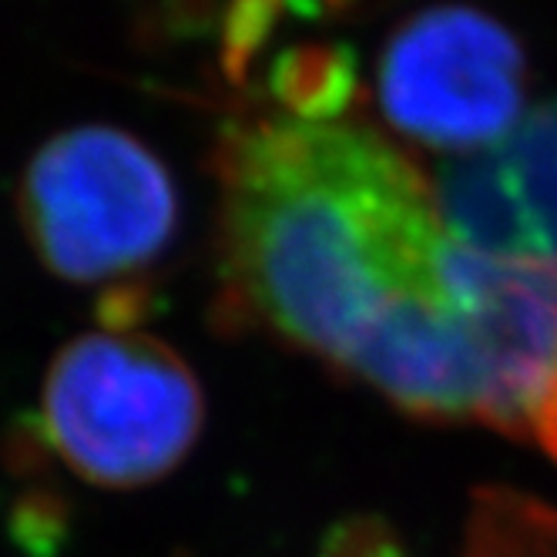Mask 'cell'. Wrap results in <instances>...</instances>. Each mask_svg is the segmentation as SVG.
<instances>
[{
	"label": "cell",
	"mask_w": 557,
	"mask_h": 557,
	"mask_svg": "<svg viewBox=\"0 0 557 557\" xmlns=\"http://www.w3.org/2000/svg\"><path fill=\"white\" fill-rule=\"evenodd\" d=\"M420 172L352 122L278 114L219 151L222 312L343 376L400 312L447 299Z\"/></svg>",
	"instance_id": "cell-1"
},
{
	"label": "cell",
	"mask_w": 557,
	"mask_h": 557,
	"mask_svg": "<svg viewBox=\"0 0 557 557\" xmlns=\"http://www.w3.org/2000/svg\"><path fill=\"white\" fill-rule=\"evenodd\" d=\"M45 426L58 457L95 487L158 484L195 450L206 393L182 356L132 330L61 346L45 380Z\"/></svg>",
	"instance_id": "cell-2"
},
{
	"label": "cell",
	"mask_w": 557,
	"mask_h": 557,
	"mask_svg": "<svg viewBox=\"0 0 557 557\" xmlns=\"http://www.w3.org/2000/svg\"><path fill=\"white\" fill-rule=\"evenodd\" d=\"M21 222L37 259L64 283H128L172 246L178 191L138 138L85 125L30 158Z\"/></svg>",
	"instance_id": "cell-3"
},
{
	"label": "cell",
	"mask_w": 557,
	"mask_h": 557,
	"mask_svg": "<svg viewBox=\"0 0 557 557\" xmlns=\"http://www.w3.org/2000/svg\"><path fill=\"white\" fill-rule=\"evenodd\" d=\"M376 95L407 138L473 154L500 145L521 122L524 54L494 17L433 8L389 37Z\"/></svg>",
	"instance_id": "cell-4"
},
{
	"label": "cell",
	"mask_w": 557,
	"mask_h": 557,
	"mask_svg": "<svg viewBox=\"0 0 557 557\" xmlns=\"http://www.w3.org/2000/svg\"><path fill=\"white\" fill-rule=\"evenodd\" d=\"M444 278L481 376L476 423L557 463V265L491 259L447 235Z\"/></svg>",
	"instance_id": "cell-5"
},
{
	"label": "cell",
	"mask_w": 557,
	"mask_h": 557,
	"mask_svg": "<svg viewBox=\"0 0 557 557\" xmlns=\"http://www.w3.org/2000/svg\"><path fill=\"white\" fill-rule=\"evenodd\" d=\"M430 191L457 246L557 265V101L521 117L500 145L457 154Z\"/></svg>",
	"instance_id": "cell-6"
},
{
	"label": "cell",
	"mask_w": 557,
	"mask_h": 557,
	"mask_svg": "<svg viewBox=\"0 0 557 557\" xmlns=\"http://www.w3.org/2000/svg\"><path fill=\"white\" fill-rule=\"evenodd\" d=\"M457 557H557V507L513 491L476 494Z\"/></svg>",
	"instance_id": "cell-7"
},
{
	"label": "cell",
	"mask_w": 557,
	"mask_h": 557,
	"mask_svg": "<svg viewBox=\"0 0 557 557\" xmlns=\"http://www.w3.org/2000/svg\"><path fill=\"white\" fill-rule=\"evenodd\" d=\"M352 71L339 51L302 48L275 67V95L286 114L306 122H336L346 111Z\"/></svg>",
	"instance_id": "cell-8"
},
{
	"label": "cell",
	"mask_w": 557,
	"mask_h": 557,
	"mask_svg": "<svg viewBox=\"0 0 557 557\" xmlns=\"http://www.w3.org/2000/svg\"><path fill=\"white\" fill-rule=\"evenodd\" d=\"M320 557H404L396 531L380 517H346L320 547Z\"/></svg>",
	"instance_id": "cell-9"
}]
</instances>
